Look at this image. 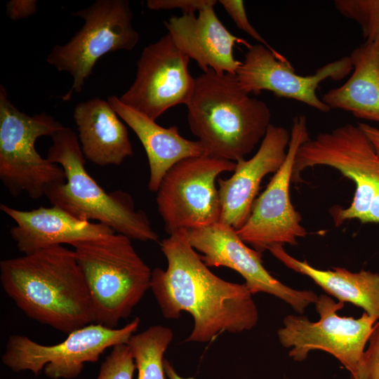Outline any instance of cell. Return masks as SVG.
Returning a JSON list of instances; mask_svg holds the SVG:
<instances>
[{"instance_id": "cell-14", "label": "cell", "mask_w": 379, "mask_h": 379, "mask_svg": "<svg viewBox=\"0 0 379 379\" xmlns=\"http://www.w3.org/2000/svg\"><path fill=\"white\" fill-rule=\"evenodd\" d=\"M187 235L191 246L201 253L200 257L208 267L234 270L244 279L253 295H272L299 314L316 302L318 295L314 291L292 288L272 276L262 264V253L249 248L232 227L218 222L189 230Z\"/></svg>"}, {"instance_id": "cell-11", "label": "cell", "mask_w": 379, "mask_h": 379, "mask_svg": "<svg viewBox=\"0 0 379 379\" xmlns=\"http://www.w3.org/2000/svg\"><path fill=\"white\" fill-rule=\"evenodd\" d=\"M236 164L204 155L182 159L166 173L156 202L169 235L220 221L221 204L215 182L220 174L234 171Z\"/></svg>"}, {"instance_id": "cell-3", "label": "cell", "mask_w": 379, "mask_h": 379, "mask_svg": "<svg viewBox=\"0 0 379 379\" xmlns=\"http://www.w3.org/2000/svg\"><path fill=\"white\" fill-rule=\"evenodd\" d=\"M187 108L192 133L206 155L237 162L244 159L264 138L270 124L267 105L250 97L235 74L212 69L195 78Z\"/></svg>"}, {"instance_id": "cell-12", "label": "cell", "mask_w": 379, "mask_h": 379, "mask_svg": "<svg viewBox=\"0 0 379 379\" xmlns=\"http://www.w3.org/2000/svg\"><path fill=\"white\" fill-rule=\"evenodd\" d=\"M305 115H296L292 122L286 159L274 174L263 192L255 199L250 215L237 232L241 239L262 253L271 246L298 244L307 232L300 225V213L290 197L295 157L300 146L310 140Z\"/></svg>"}, {"instance_id": "cell-13", "label": "cell", "mask_w": 379, "mask_h": 379, "mask_svg": "<svg viewBox=\"0 0 379 379\" xmlns=\"http://www.w3.org/2000/svg\"><path fill=\"white\" fill-rule=\"evenodd\" d=\"M190 60L167 33L144 48L135 80L120 100L154 121L172 107L187 105L195 86Z\"/></svg>"}, {"instance_id": "cell-31", "label": "cell", "mask_w": 379, "mask_h": 379, "mask_svg": "<svg viewBox=\"0 0 379 379\" xmlns=\"http://www.w3.org/2000/svg\"><path fill=\"white\" fill-rule=\"evenodd\" d=\"M165 375L168 379H194V378H182L175 370L171 364L166 359L164 360Z\"/></svg>"}, {"instance_id": "cell-22", "label": "cell", "mask_w": 379, "mask_h": 379, "mask_svg": "<svg viewBox=\"0 0 379 379\" xmlns=\"http://www.w3.org/2000/svg\"><path fill=\"white\" fill-rule=\"evenodd\" d=\"M350 57L351 77L324 94L321 100L331 109L345 110L357 118L379 124V46L365 41Z\"/></svg>"}, {"instance_id": "cell-16", "label": "cell", "mask_w": 379, "mask_h": 379, "mask_svg": "<svg viewBox=\"0 0 379 379\" xmlns=\"http://www.w3.org/2000/svg\"><path fill=\"white\" fill-rule=\"evenodd\" d=\"M291 133L282 126L270 124L257 152L248 160L238 161L227 179L218 178L221 204L220 222L239 229L248 218L260 185L269 173L284 164Z\"/></svg>"}, {"instance_id": "cell-10", "label": "cell", "mask_w": 379, "mask_h": 379, "mask_svg": "<svg viewBox=\"0 0 379 379\" xmlns=\"http://www.w3.org/2000/svg\"><path fill=\"white\" fill-rule=\"evenodd\" d=\"M314 305L319 315L317 321L295 314L284 319L283 326L277 331L280 344L290 349L288 355L295 361L305 360L313 350L328 352L351 375H355L377 320L366 312L357 319L339 316L344 303L327 295L318 296Z\"/></svg>"}, {"instance_id": "cell-24", "label": "cell", "mask_w": 379, "mask_h": 379, "mask_svg": "<svg viewBox=\"0 0 379 379\" xmlns=\"http://www.w3.org/2000/svg\"><path fill=\"white\" fill-rule=\"evenodd\" d=\"M333 4L341 15L359 25L365 41L379 46V0H336Z\"/></svg>"}, {"instance_id": "cell-28", "label": "cell", "mask_w": 379, "mask_h": 379, "mask_svg": "<svg viewBox=\"0 0 379 379\" xmlns=\"http://www.w3.org/2000/svg\"><path fill=\"white\" fill-rule=\"evenodd\" d=\"M216 0H147L146 5L154 11L180 9L183 14L194 13L208 6H213Z\"/></svg>"}, {"instance_id": "cell-19", "label": "cell", "mask_w": 379, "mask_h": 379, "mask_svg": "<svg viewBox=\"0 0 379 379\" xmlns=\"http://www.w3.org/2000/svg\"><path fill=\"white\" fill-rule=\"evenodd\" d=\"M107 100L134 131L146 152L149 191L157 192L164 175L180 161L206 155L202 144L199 140L183 138L176 126L165 128L159 125L156 121L123 103L117 95L109 96Z\"/></svg>"}, {"instance_id": "cell-4", "label": "cell", "mask_w": 379, "mask_h": 379, "mask_svg": "<svg viewBox=\"0 0 379 379\" xmlns=\"http://www.w3.org/2000/svg\"><path fill=\"white\" fill-rule=\"evenodd\" d=\"M46 158L60 165L66 180L50 188L46 197L72 216L83 220H96L116 233L131 239L156 241L158 235L147 214L137 211L132 197L117 190L107 192L91 177L85 167L79 138L64 126L51 136Z\"/></svg>"}, {"instance_id": "cell-21", "label": "cell", "mask_w": 379, "mask_h": 379, "mask_svg": "<svg viewBox=\"0 0 379 379\" xmlns=\"http://www.w3.org/2000/svg\"><path fill=\"white\" fill-rule=\"evenodd\" d=\"M268 251L288 268L311 279L338 301L362 308L375 320L379 319V274L361 270L352 272L344 267L320 270L288 254L283 246L275 245Z\"/></svg>"}, {"instance_id": "cell-2", "label": "cell", "mask_w": 379, "mask_h": 379, "mask_svg": "<svg viewBox=\"0 0 379 379\" xmlns=\"http://www.w3.org/2000/svg\"><path fill=\"white\" fill-rule=\"evenodd\" d=\"M0 281L19 309L41 324L69 334L94 323L75 253L62 245L1 260Z\"/></svg>"}, {"instance_id": "cell-32", "label": "cell", "mask_w": 379, "mask_h": 379, "mask_svg": "<svg viewBox=\"0 0 379 379\" xmlns=\"http://www.w3.org/2000/svg\"><path fill=\"white\" fill-rule=\"evenodd\" d=\"M351 379H358V378L355 377H351Z\"/></svg>"}, {"instance_id": "cell-29", "label": "cell", "mask_w": 379, "mask_h": 379, "mask_svg": "<svg viewBox=\"0 0 379 379\" xmlns=\"http://www.w3.org/2000/svg\"><path fill=\"white\" fill-rule=\"evenodd\" d=\"M36 11V0H11L6 3V14L12 21L27 18Z\"/></svg>"}, {"instance_id": "cell-27", "label": "cell", "mask_w": 379, "mask_h": 379, "mask_svg": "<svg viewBox=\"0 0 379 379\" xmlns=\"http://www.w3.org/2000/svg\"><path fill=\"white\" fill-rule=\"evenodd\" d=\"M218 2L223 6L238 28L245 32L253 39L261 43V44L265 46L270 50L276 52L250 23L243 1L220 0Z\"/></svg>"}, {"instance_id": "cell-30", "label": "cell", "mask_w": 379, "mask_h": 379, "mask_svg": "<svg viewBox=\"0 0 379 379\" xmlns=\"http://www.w3.org/2000/svg\"><path fill=\"white\" fill-rule=\"evenodd\" d=\"M379 155V129L366 123L357 124Z\"/></svg>"}, {"instance_id": "cell-1", "label": "cell", "mask_w": 379, "mask_h": 379, "mask_svg": "<svg viewBox=\"0 0 379 379\" xmlns=\"http://www.w3.org/2000/svg\"><path fill=\"white\" fill-rule=\"evenodd\" d=\"M166 270H152L150 289L166 319L189 312L193 328L185 341L208 343L224 332L241 333L258 321L253 294L245 284L213 274L191 246L187 230H178L161 243Z\"/></svg>"}, {"instance_id": "cell-18", "label": "cell", "mask_w": 379, "mask_h": 379, "mask_svg": "<svg viewBox=\"0 0 379 379\" xmlns=\"http://www.w3.org/2000/svg\"><path fill=\"white\" fill-rule=\"evenodd\" d=\"M0 209L15 222L10 235L24 254L115 232L103 224L78 219L55 206L22 211L1 204Z\"/></svg>"}, {"instance_id": "cell-6", "label": "cell", "mask_w": 379, "mask_h": 379, "mask_svg": "<svg viewBox=\"0 0 379 379\" xmlns=\"http://www.w3.org/2000/svg\"><path fill=\"white\" fill-rule=\"evenodd\" d=\"M317 166L335 168L355 184L350 205L331 208L336 227L352 219L379 223V155L358 125L345 124L302 144L295 157L292 183L302 182L303 171Z\"/></svg>"}, {"instance_id": "cell-20", "label": "cell", "mask_w": 379, "mask_h": 379, "mask_svg": "<svg viewBox=\"0 0 379 379\" xmlns=\"http://www.w3.org/2000/svg\"><path fill=\"white\" fill-rule=\"evenodd\" d=\"M73 117L88 161L100 166H119L133 154L128 129L107 100L95 98L79 102Z\"/></svg>"}, {"instance_id": "cell-8", "label": "cell", "mask_w": 379, "mask_h": 379, "mask_svg": "<svg viewBox=\"0 0 379 379\" xmlns=\"http://www.w3.org/2000/svg\"><path fill=\"white\" fill-rule=\"evenodd\" d=\"M72 15L84 24L64 45H55L46 58L47 62L73 78L70 90L62 97L69 100L80 93L92 74L96 62L104 55L117 51H132L139 41L134 29L133 14L128 0H97Z\"/></svg>"}, {"instance_id": "cell-26", "label": "cell", "mask_w": 379, "mask_h": 379, "mask_svg": "<svg viewBox=\"0 0 379 379\" xmlns=\"http://www.w3.org/2000/svg\"><path fill=\"white\" fill-rule=\"evenodd\" d=\"M357 373L358 379H379V319L374 324Z\"/></svg>"}, {"instance_id": "cell-25", "label": "cell", "mask_w": 379, "mask_h": 379, "mask_svg": "<svg viewBox=\"0 0 379 379\" xmlns=\"http://www.w3.org/2000/svg\"><path fill=\"white\" fill-rule=\"evenodd\" d=\"M135 369L128 345H117L102 363L97 379H133Z\"/></svg>"}, {"instance_id": "cell-17", "label": "cell", "mask_w": 379, "mask_h": 379, "mask_svg": "<svg viewBox=\"0 0 379 379\" xmlns=\"http://www.w3.org/2000/svg\"><path fill=\"white\" fill-rule=\"evenodd\" d=\"M194 13L172 16L164 25L176 46L194 60L204 72L235 74L241 62L234 57L236 44L248 48L252 45L232 34L216 15L213 6Z\"/></svg>"}, {"instance_id": "cell-5", "label": "cell", "mask_w": 379, "mask_h": 379, "mask_svg": "<svg viewBox=\"0 0 379 379\" xmlns=\"http://www.w3.org/2000/svg\"><path fill=\"white\" fill-rule=\"evenodd\" d=\"M84 275L94 323L114 328L150 288L152 271L128 237L113 233L72 244Z\"/></svg>"}, {"instance_id": "cell-23", "label": "cell", "mask_w": 379, "mask_h": 379, "mask_svg": "<svg viewBox=\"0 0 379 379\" xmlns=\"http://www.w3.org/2000/svg\"><path fill=\"white\" fill-rule=\"evenodd\" d=\"M173 338V331L153 325L133 334L126 343L138 369V379H166L164 354Z\"/></svg>"}, {"instance_id": "cell-9", "label": "cell", "mask_w": 379, "mask_h": 379, "mask_svg": "<svg viewBox=\"0 0 379 379\" xmlns=\"http://www.w3.org/2000/svg\"><path fill=\"white\" fill-rule=\"evenodd\" d=\"M140 318L119 328L92 323L68 334L62 342L39 344L27 336H9L1 357L3 364L15 372L29 371L34 375L44 369L52 379H72L82 371L84 364L97 361L108 348L126 344L138 330Z\"/></svg>"}, {"instance_id": "cell-7", "label": "cell", "mask_w": 379, "mask_h": 379, "mask_svg": "<svg viewBox=\"0 0 379 379\" xmlns=\"http://www.w3.org/2000/svg\"><path fill=\"white\" fill-rule=\"evenodd\" d=\"M63 127L44 112L29 115L20 111L0 86V180L12 196L25 192L38 199L65 182L62 168L35 149L38 138L51 137Z\"/></svg>"}, {"instance_id": "cell-15", "label": "cell", "mask_w": 379, "mask_h": 379, "mask_svg": "<svg viewBox=\"0 0 379 379\" xmlns=\"http://www.w3.org/2000/svg\"><path fill=\"white\" fill-rule=\"evenodd\" d=\"M352 70L350 57L345 56L324 65L313 74L299 75L281 54L256 44L248 48L235 75L248 94L269 91L277 97L295 100L321 112H328L331 108L317 95L319 84L326 79L340 81Z\"/></svg>"}]
</instances>
